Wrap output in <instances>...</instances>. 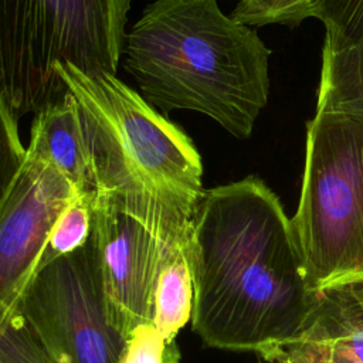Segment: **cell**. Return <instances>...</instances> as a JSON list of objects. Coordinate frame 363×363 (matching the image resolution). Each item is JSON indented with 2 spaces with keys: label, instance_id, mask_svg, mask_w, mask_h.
Here are the masks:
<instances>
[{
  "label": "cell",
  "instance_id": "6da1fadb",
  "mask_svg": "<svg viewBox=\"0 0 363 363\" xmlns=\"http://www.w3.org/2000/svg\"><path fill=\"white\" fill-rule=\"evenodd\" d=\"M191 329L207 347L259 353L301 335L318 303L278 196L258 177L204 189L190 242Z\"/></svg>",
  "mask_w": 363,
  "mask_h": 363
},
{
  "label": "cell",
  "instance_id": "7a4b0ae2",
  "mask_svg": "<svg viewBox=\"0 0 363 363\" xmlns=\"http://www.w3.org/2000/svg\"><path fill=\"white\" fill-rule=\"evenodd\" d=\"M123 67L162 112L194 111L238 139L269 96V48L217 0H155L125 37Z\"/></svg>",
  "mask_w": 363,
  "mask_h": 363
},
{
  "label": "cell",
  "instance_id": "3957f363",
  "mask_svg": "<svg viewBox=\"0 0 363 363\" xmlns=\"http://www.w3.org/2000/svg\"><path fill=\"white\" fill-rule=\"evenodd\" d=\"M130 0H0V94L18 121L60 101L55 65L116 75Z\"/></svg>",
  "mask_w": 363,
  "mask_h": 363
},
{
  "label": "cell",
  "instance_id": "277c9868",
  "mask_svg": "<svg viewBox=\"0 0 363 363\" xmlns=\"http://www.w3.org/2000/svg\"><path fill=\"white\" fill-rule=\"evenodd\" d=\"M72 95L95 179V193L125 186L201 194L203 164L193 140L115 74L55 65Z\"/></svg>",
  "mask_w": 363,
  "mask_h": 363
},
{
  "label": "cell",
  "instance_id": "5b68a950",
  "mask_svg": "<svg viewBox=\"0 0 363 363\" xmlns=\"http://www.w3.org/2000/svg\"><path fill=\"white\" fill-rule=\"evenodd\" d=\"M291 220L312 291L363 281V123L315 112Z\"/></svg>",
  "mask_w": 363,
  "mask_h": 363
},
{
  "label": "cell",
  "instance_id": "8992f818",
  "mask_svg": "<svg viewBox=\"0 0 363 363\" xmlns=\"http://www.w3.org/2000/svg\"><path fill=\"white\" fill-rule=\"evenodd\" d=\"M199 196L145 186L94 194L92 241L112 325L128 339L153 319L162 267L190 248Z\"/></svg>",
  "mask_w": 363,
  "mask_h": 363
},
{
  "label": "cell",
  "instance_id": "52a82bcc",
  "mask_svg": "<svg viewBox=\"0 0 363 363\" xmlns=\"http://www.w3.org/2000/svg\"><path fill=\"white\" fill-rule=\"evenodd\" d=\"M18 313L55 363H118L126 346L109 319L92 237L35 272Z\"/></svg>",
  "mask_w": 363,
  "mask_h": 363
},
{
  "label": "cell",
  "instance_id": "ba28073f",
  "mask_svg": "<svg viewBox=\"0 0 363 363\" xmlns=\"http://www.w3.org/2000/svg\"><path fill=\"white\" fill-rule=\"evenodd\" d=\"M78 191L34 146L0 206V308L20 315L50 231Z\"/></svg>",
  "mask_w": 363,
  "mask_h": 363
},
{
  "label": "cell",
  "instance_id": "9c48e42d",
  "mask_svg": "<svg viewBox=\"0 0 363 363\" xmlns=\"http://www.w3.org/2000/svg\"><path fill=\"white\" fill-rule=\"evenodd\" d=\"M51 162L78 193H95V179L77 104L67 94L34 113L30 143Z\"/></svg>",
  "mask_w": 363,
  "mask_h": 363
},
{
  "label": "cell",
  "instance_id": "30bf717a",
  "mask_svg": "<svg viewBox=\"0 0 363 363\" xmlns=\"http://www.w3.org/2000/svg\"><path fill=\"white\" fill-rule=\"evenodd\" d=\"M301 335L320 342L329 363H363V281L319 291Z\"/></svg>",
  "mask_w": 363,
  "mask_h": 363
},
{
  "label": "cell",
  "instance_id": "8fae6325",
  "mask_svg": "<svg viewBox=\"0 0 363 363\" xmlns=\"http://www.w3.org/2000/svg\"><path fill=\"white\" fill-rule=\"evenodd\" d=\"M316 111L363 123V40L342 50L323 45Z\"/></svg>",
  "mask_w": 363,
  "mask_h": 363
},
{
  "label": "cell",
  "instance_id": "7c38bea8",
  "mask_svg": "<svg viewBox=\"0 0 363 363\" xmlns=\"http://www.w3.org/2000/svg\"><path fill=\"white\" fill-rule=\"evenodd\" d=\"M190 248L173 255L160 269L153 292V319L167 343L191 320L194 286L190 269Z\"/></svg>",
  "mask_w": 363,
  "mask_h": 363
},
{
  "label": "cell",
  "instance_id": "4fadbf2b",
  "mask_svg": "<svg viewBox=\"0 0 363 363\" xmlns=\"http://www.w3.org/2000/svg\"><path fill=\"white\" fill-rule=\"evenodd\" d=\"M92 191L77 193L54 223L38 269L85 245L92 233ZM37 269V271H38Z\"/></svg>",
  "mask_w": 363,
  "mask_h": 363
},
{
  "label": "cell",
  "instance_id": "5bb4252c",
  "mask_svg": "<svg viewBox=\"0 0 363 363\" xmlns=\"http://www.w3.org/2000/svg\"><path fill=\"white\" fill-rule=\"evenodd\" d=\"M311 17L325 26L323 45L342 50L363 40V0H316Z\"/></svg>",
  "mask_w": 363,
  "mask_h": 363
},
{
  "label": "cell",
  "instance_id": "9a60e30c",
  "mask_svg": "<svg viewBox=\"0 0 363 363\" xmlns=\"http://www.w3.org/2000/svg\"><path fill=\"white\" fill-rule=\"evenodd\" d=\"M316 0H240L231 17L248 27L284 24L295 27L308 18Z\"/></svg>",
  "mask_w": 363,
  "mask_h": 363
},
{
  "label": "cell",
  "instance_id": "2e32d148",
  "mask_svg": "<svg viewBox=\"0 0 363 363\" xmlns=\"http://www.w3.org/2000/svg\"><path fill=\"white\" fill-rule=\"evenodd\" d=\"M0 363H55L20 315L0 308Z\"/></svg>",
  "mask_w": 363,
  "mask_h": 363
},
{
  "label": "cell",
  "instance_id": "e0dca14e",
  "mask_svg": "<svg viewBox=\"0 0 363 363\" xmlns=\"http://www.w3.org/2000/svg\"><path fill=\"white\" fill-rule=\"evenodd\" d=\"M118 363H180L177 343H167L152 322L138 325Z\"/></svg>",
  "mask_w": 363,
  "mask_h": 363
},
{
  "label": "cell",
  "instance_id": "ac0fdd59",
  "mask_svg": "<svg viewBox=\"0 0 363 363\" xmlns=\"http://www.w3.org/2000/svg\"><path fill=\"white\" fill-rule=\"evenodd\" d=\"M27 149L21 145L17 121L11 116L0 94V206L18 174Z\"/></svg>",
  "mask_w": 363,
  "mask_h": 363
},
{
  "label": "cell",
  "instance_id": "d6986e66",
  "mask_svg": "<svg viewBox=\"0 0 363 363\" xmlns=\"http://www.w3.org/2000/svg\"><path fill=\"white\" fill-rule=\"evenodd\" d=\"M258 354L269 363H329L325 346L305 335L269 346Z\"/></svg>",
  "mask_w": 363,
  "mask_h": 363
}]
</instances>
